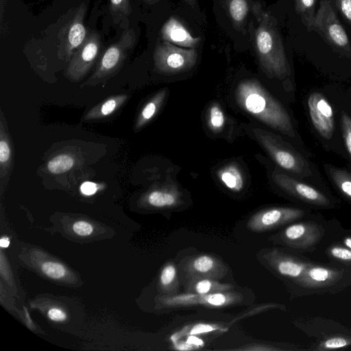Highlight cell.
Wrapping results in <instances>:
<instances>
[{"instance_id": "obj_2", "label": "cell", "mask_w": 351, "mask_h": 351, "mask_svg": "<svg viewBox=\"0 0 351 351\" xmlns=\"http://www.w3.org/2000/svg\"><path fill=\"white\" fill-rule=\"evenodd\" d=\"M255 47L261 66L269 76L283 80L289 75L280 33L267 16L262 17L255 32Z\"/></svg>"}, {"instance_id": "obj_23", "label": "cell", "mask_w": 351, "mask_h": 351, "mask_svg": "<svg viewBox=\"0 0 351 351\" xmlns=\"http://www.w3.org/2000/svg\"><path fill=\"white\" fill-rule=\"evenodd\" d=\"M215 330H223V327L217 324L209 323H199L188 325L180 330L173 333L171 336L170 339L174 343L186 336H195V335L207 333Z\"/></svg>"}, {"instance_id": "obj_9", "label": "cell", "mask_w": 351, "mask_h": 351, "mask_svg": "<svg viewBox=\"0 0 351 351\" xmlns=\"http://www.w3.org/2000/svg\"><path fill=\"white\" fill-rule=\"evenodd\" d=\"M181 267L186 280L197 278L219 280L228 271V267L219 258L208 254L188 257L181 262Z\"/></svg>"}, {"instance_id": "obj_28", "label": "cell", "mask_w": 351, "mask_h": 351, "mask_svg": "<svg viewBox=\"0 0 351 351\" xmlns=\"http://www.w3.org/2000/svg\"><path fill=\"white\" fill-rule=\"evenodd\" d=\"M208 122L210 128L215 132L223 128L225 123V116L219 104H213L209 108Z\"/></svg>"}, {"instance_id": "obj_12", "label": "cell", "mask_w": 351, "mask_h": 351, "mask_svg": "<svg viewBox=\"0 0 351 351\" xmlns=\"http://www.w3.org/2000/svg\"><path fill=\"white\" fill-rule=\"evenodd\" d=\"M265 262L276 273L296 282L311 264L276 249L266 250L262 256Z\"/></svg>"}, {"instance_id": "obj_32", "label": "cell", "mask_w": 351, "mask_h": 351, "mask_svg": "<svg viewBox=\"0 0 351 351\" xmlns=\"http://www.w3.org/2000/svg\"><path fill=\"white\" fill-rule=\"evenodd\" d=\"M341 127L343 140L351 157V119L344 112L341 114Z\"/></svg>"}, {"instance_id": "obj_31", "label": "cell", "mask_w": 351, "mask_h": 351, "mask_svg": "<svg viewBox=\"0 0 351 351\" xmlns=\"http://www.w3.org/2000/svg\"><path fill=\"white\" fill-rule=\"evenodd\" d=\"M131 10L130 0H110V11L114 20L128 16Z\"/></svg>"}, {"instance_id": "obj_40", "label": "cell", "mask_w": 351, "mask_h": 351, "mask_svg": "<svg viewBox=\"0 0 351 351\" xmlns=\"http://www.w3.org/2000/svg\"><path fill=\"white\" fill-rule=\"evenodd\" d=\"M0 245L3 248H6L10 245V240L6 237H1L0 240Z\"/></svg>"}, {"instance_id": "obj_3", "label": "cell", "mask_w": 351, "mask_h": 351, "mask_svg": "<svg viewBox=\"0 0 351 351\" xmlns=\"http://www.w3.org/2000/svg\"><path fill=\"white\" fill-rule=\"evenodd\" d=\"M252 131L257 141L280 167L301 177L311 174L306 160L280 136L258 128H254Z\"/></svg>"}, {"instance_id": "obj_43", "label": "cell", "mask_w": 351, "mask_h": 351, "mask_svg": "<svg viewBox=\"0 0 351 351\" xmlns=\"http://www.w3.org/2000/svg\"><path fill=\"white\" fill-rule=\"evenodd\" d=\"M144 1L149 4H153L156 2H157L158 0H144Z\"/></svg>"}, {"instance_id": "obj_42", "label": "cell", "mask_w": 351, "mask_h": 351, "mask_svg": "<svg viewBox=\"0 0 351 351\" xmlns=\"http://www.w3.org/2000/svg\"><path fill=\"white\" fill-rule=\"evenodd\" d=\"M184 1H185L188 4L191 5L193 7H194L196 5V0H184Z\"/></svg>"}, {"instance_id": "obj_1", "label": "cell", "mask_w": 351, "mask_h": 351, "mask_svg": "<svg viewBox=\"0 0 351 351\" xmlns=\"http://www.w3.org/2000/svg\"><path fill=\"white\" fill-rule=\"evenodd\" d=\"M236 99L242 108L265 124L287 136H295L287 111L258 81L241 82L236 89Z\"/></svg>"}, {"instance_id": "obj_10", "label": "cell", "mask_w": 351, "mask_h": 351, "mask_svg": "<svg viewBox=\"0 0 351 351\" xmlns=\"http://www.w3.org/2000/svg\"><path fill=\"white\" fill-rule=\"evenodd\" d=\"M272 178L283 191L307 204L321 207H328L330 204V200L319 191L285 173L274 171Z\"/></svg>"}, {"instance_id": "obj_25", "label": "cell", "mask_w": 351, "mask_h": 351, "mask_svg": "<svg viewBox=\"0 0 351 351\" xmlns=\"http://www.w3.org/2000/svg\"><path fill=\"white\" fill-rule=\"evenodd\" d=\"M228 11L234 25L238 26L245 21L248 5L247 0H227Z\"/></svg>"}, {"instance_id": "obj_20", "label": "cell", "mask_w": 351, "mask_h": 351, "mask_svg": "<svg viewBox=\"0 0 351 351\" xmlns=\"http://www.w3.org/2000/svg\"><path fill=\"white\" fill-rule=\"evenodd\" d=\"M217 176L221 182L234 192L240 191L243 187V176L240 168L231 163L221 168Z\"/></svg>"}, {"instance_id": "obj_27", "label": "cell", "mask_w": 351, "mask_h": 351, "mask_svg": "<svg viewBox=\"0 0 351 351\" xmlns=\"http://www.w3.org/2000/svg\"><path fill=\"white\" fill-rule=\"evenodd\" d=\"M167 94V90H162L149 103L146 104L141 112L140 123H145L152 119L160 108Z\"/></svg>"}, {"instance_id": "obj_39", "label": "cell", "mask_w": 351, "mask_h": 351, "mask_svg": "<svg viewBox=\"0 0 351 351\" xmlns=\"http://www.w3.org/2000/svg\"><path fill=\"white\" fill-rule=\"evenodd\" d=\"M117 102L114 99H109L106 101L101 108V114L104 115H108L112 113L115 109Z\"/></svg>"}, {"instance_id": "obj_41", "label": "cell", "mask_w": 351, "mask_h": 351, "mask_svg": "<svg viewBox=\"0 0 351 351\" xmlns=\"http://www.w3.org/2000/svg\"><path fill=\"white\" fill-rule=\"evenodd\" d=\"M344 245L349 249L351 250V237H346L343 240Z\"/></svg>"}, {"instance_id": "obj_24", "label": "cell", "mask_w": 351, "mask_h": 351, "mask_svg": "<svg viewBox=\"0 0 351 351\" xmlns=\"http://www.w3.org/2000/svg\"><path fill=\"white\" fill-rule=\"evenodd\" d=\"M296 12L301 16L302 21L308 31H311L315 15L316 0H294Z\"/></svg>"}, {"instance_id": "obj_38", "label": "cell", "mask_w": 351, "mask_h": 351, "mask_svg": "<svg viewBox=\"0 0 351 351\" xmlns=\"http://www.w3.org/2000/svg\"><path fill=\"white\" fill-rule=\"evenodd\" d=\"M80 191L85 195H91L97 191V185L94 182H85L81 185Z\"/></svg>"}, {"instance_id": "obj_16", "label": "cell", "mask_w": 351, "mask_h": 351, "mask_svg": "<svg viewBox=\"0 0 351 351\" xmlns=\"http://www.w3.org/2000/svg\"><path fill=\"white\" fill-rule=\"evenodd\" d=\"M342 275V270L310 264L297 282L306 288H322L335 284Z\"/></svg>"}, {"instance_id": "obj_37", "label": "cell", "mask_w": 351, "mask_h": 351, "mask_svg": "<svg viewBox=\"0 0 351 351\" xmlns=\"http://www.w3.org/2000/svg\"><path fill=\"white\" fill-rule=\"evenodd\" d=\"M10 156V149L6 141H0V161L1 163L7 162Z\"/></svg>"}, {"instance_id": "obj_26", "label": "cell", "mask_w": 351, "mask_h": 351, "mask_svg": "<svg viewBox=\"0 0 351 351\" xmlns=\"http://www.w3.org/2000/svg\"><path fill=\"white\" fill-rule=\"evenodd\" d=\"M73 164L72 157L66 154H60L49 161L47 169L51 173L58 174L71 169Z\"/></svg>"}, {"instance_id": "obj_5", "label": "cell", "mask_w": 351, "mask_h": 351, "mask_svg": "<svg viewBox=\"0 0 351 351\" xmlns=\"http://www.w3.org/2000/svg\"><path fill=\"white\" fill-rule=\"evenodd\" d=\"M197 56L194 48L183 49L167 41L157 45L154 53L156 69L165 74H175L191 69L196 63Z\"/></svg>"}, {"instance_id": "obj_29", "label": "cell", "mask_w": 351, "mask_h": 351, "mask_svg": "<svg viewBox=\"0 0 351 351\" xmlns=\"http://www.w3.org/2000/svg\"><path fill=\"white\" fill-rule=\"evenodd\" d=\"M43 273L47 277L59 280L63 278L67 274L66 267L61 263L55 261H45L40 267Z\"/></svg>"}, {"instance_id": "obj_8", "label": "cell", "mask_w": 351, "mask_h": 351, "mask_svg": "<svg viewBox=\"0 0 351 351\" xmlns=\"http://www.w3.org/2000/svg\"><path fill=\"white\" fill-rule=\"evenodd\" d=\"M324 234V230L319 224L308 221L286 227L279 234V239L290 247L307 249L317 244Z\"/></svg>"}, {"instance_id": "obj_17", "label": "cell", "mask_w": 351, "mask_h": 351, "mask_svg": "<svg viewBox=\"0 0 351 351\" xmlns=\"http://www.w3.org/2000/svg\"><path fill=\"white\" fill-rule=\"evenodd\" d=\"M161 36L165 41L189 48H195L201 40L199 37H194L186 27L175 17L169 18L163 25L161 29Z\"/></svg>"}, {"instance_id": "obj_7", "label": "cell", "mask_w": 351, "mask_h": 351, "mask_svg": "<svg viewBox=\"0 0 351 351\" xmlns=\"http://www.w3.org/2000/svg\"><path fill=\"white\" fill-rule=\"evenodd\" d=\"M303 210L292 207H272L252 215L247 223L249 230L264 232L292 222L304 215Z\"/></svg>"}, {"instance_id": "obj_14", "label": "cell", "mask_w": 351, "mask_h": 351, "mask_svg": "<svg viewBox=\"0 0 351 351\" xmlns=\"http://www.w3.org/2000/svg\"><path fill=\"white\" fill-rule=\"evenodd\" d=\"M100 35L95 31L90 33L76 50L69 66L72 74H80L88 70L95 60L101 47Z\"/></svg>"}, {"instance_id": "obj_11", "label": "cell", "mask_w": 351, "mask_h": 351, "mask_svg": "<svg viewBox=\"0 0 351 351\" xmlns=\"http://www.w3.org/2000/svg\"><path fill=\"white\" fill-rule=\"evenodd\" d=\"M309 115L317 132L325 139L332 138L335 130V115L332 108L321 93H312L307 101Z\"/></svg>"}, {"instance_id": "obj_19", "label": "cell", "mask_w": 351, "mask_h": 351, "mask_svg": "<svg viewBox=\"0 0 351 351\" xmlns=\"http://www.w3.org/2000/svg\"><path fill=\"white\" fill-rule=\"evenodd\" d=\"M186 291L189 293L209 294L231 291V284L221 283L218 280L208 278H197L186 280Z\"/></svg>"}, {"instance_id": "obj_15", "label": "cell", "mask_w": 351, "mask_h": 351, "mask_svg": "<svg viewBox=\"0 0 351 351\" xmlns=\"http://www.w3.org/2000/svg\"><path fill=\"white\" fill-rule=\"evenodd\" d=\"M86 11L84 3L80 4L66 27L63 29V40L65 51L68 56L73 54L75 50L82 44L86 38V31L84 19Z\"/></svg>"}, {"instance_id": "obj_6", "label": "cell", "mask_w": 351, "mask_h": 351, "mask_svg": "<svg viewBox=\"0 0 351 351\" xmlns=\"http://www.w3.org/2000/svg\"><path fill=\"white\" fill-rule=\"evenodd\" d=\"M243 295L232 291L209 294L186 293L164 295L159 302L164 308H178L191 306H204L210 308L226 307L241 302Z\"/></svg>"}, {"instance_id": "obj_4", "label": "cell", "mask_w": 351, "mask_h": 351, "mask_svg": "<svg viewBox=\"0 0 351 351\" xmlns=\"http://www.w3.org/2000/svg\"><path fill=\"white\" fill-rule=\"evenodd\" d=\"M311 30L317 32L339 53L351 57V45L330 0H319Z\"/></svg>"}, {"instance_id": "obj_30", "label": "cell", "mask_w": 351, "mask_h": 351, "mask_svg": "<svg viewBox=\"0 0 351 351\" xmlns=\"http://www.w3.org/2000/svg\"><path fill=\"white\" fill-rule=\"evenodd\" d=\"M351 345V337L335 336L322 341L317 346L318 350H335Z\"/></svg>"}, {"instance_id": "obj_36", "label": "cell", "mask_w": 351, "mask_h": 351, "mask_svg": "<svg viewBox=\"0 0 351 351\" xmlns=\"http://www.w3.org/2000/svg\"><path fill=\"white\" fill-rule=\"evenodd\" d=\"M48 317L56 322H61L66 320L67 315L66 313L59 308L53 307L47 311Z\"/></svg>"}, {"instance_id": "obj_34", "label": "cell", "mask_w": 351, "mask_h": 351, "mask_svg": "<svg viewBox=\"0 0 351 351\" xmlns=\"http://www.w3.org/2000/svg\"><path fill=\"white\" fill-rule=\"evenodd\" d=\"M72 228L76 234L82 237L89 236L94 230L93 225L86 221H77L75 222L73 224Z\"/></svg>"}, {"instance_id": "obj_35", "label": "cell", "mask_w": 351, "mask_h": 351, "mask_svg": "<svg viewBox=\"0 0 351 351\" xmlns=\"http://www.w3.org/2000/svg\"><path fill=\"white\" fill-rule=\"evenodd\" d=\"M344 18L351 24V0H333Z\"/></svg>"}, {"instance_id": "obj_13", "label": "cell", "mask_w": 351, "mask_h": 351, "mask_svg": "<svg viewBox=\"0 0 351 351\" xmlns=\"http://www.w3.org/2000/svg\"><path fill=\"white\" fill-rule=\"evenodd\" d=\"M136 40L133 29H124L119 40L109 46L103 54L98 73H104L115 70L134 48Z\"/></svg>"}, {"instance_id": "obj_21", "label": "cell", "mask_w": 351, "mask_h": 351, "mask_svg": "<svg viewBox=\"0 0 351 351\" xmlns=\"http://www.w3.org/2000/svg\"><path fill=\"white\" fill-rule=\"evenodd\" d=\"M178 278L177 269L173 263H167L162 268L159 277V286L166 295L178 293Z\"/></svg>"}, {"instance_id": "obj_22", "label": "cell", "mask_w": 351, "mask_h": 351, "mask_svg": "<svg viewBox=\"0 0 351 351\" xmlns=\"http://www.w3.org/2000/svg\"><path fill=\"white\" fill-rule=\"evenodd\" d=\"M326 169L336 187L351 202V173L330 165H326Z\"/></svg>"}, {"instance_id": "obj_18", "label": "cell", "mask_w": 351, "mask_h": 351, "mask_svg": "<svg viewBox=\"0 0 351 351\" xmlns=\"http://www.w3.org/2000/svg\"><path fill=\"white\" fill-rule=\"evenodd\" d=\"M147 204L156 208H173L181 203V194L173 186L151 191L146 197Z\"/></svg>"}, {"instance_id": "obj_33", "label": "cell", "mask_w": 351, "mask_h": 351, "mask_svg": "<svg viewBox=\"0 0 351 351\" xmlns=\"http://www.w3.org/2000/svg\"><path fill=\"white\" fill-rule=\"evenodd\" d=\"M330 254L335 258L351 263V250L342 246L335 245L330 248Z\"/></svg>"}]
</instances>
